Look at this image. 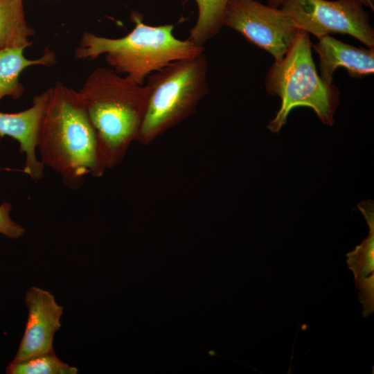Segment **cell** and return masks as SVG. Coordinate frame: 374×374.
<instances>
[{"label": "cell", "instance_id": "6da1fadb", "mask_svg": "<svg viewBox=\"0 0 374 374\" xmlns=\"http://www.w3.org/2000/svg\"><path fill=\"white\" fill-rule=\"evenodd\" d=\"M48 89L37 143L40 161L67 188L78 189L87 176L101 177L106 170L95 130L78 91L60 82Z\"/></svg>", "mask_w": 374, "mask_h": 374}, {"label": "cell", "instance_id": "7a4b0ae2", "mask_svg": "<svg viewBox=\"0 0 374 374\" xmlns=\"http://www.w3.org/2000/svg\"><path fill=\"white\" fill-rule=\"evenodd\" d=\"M79 96L95 130L106 169L119 165L137 140L148 89L112 68L98 67L87 77Z\"/></svg>", "mask_w": 374, "mask_h": 374}, {"label": "cell", "instance_id": "3957f363", "mask_svg": "<svg viewBox=\"0 0 374 374\" xmlns=\"http://www.w3.org/2000/svg\"><path fill=\"white\" fill-rule=\"evenodd\" d=\"M130 19L134 28L120 38L84 32L75 50V57L92 60L105 54L108 65L116 73L143 84L151 73L171 62L204 52V46L177 38L173 34L174 24H146L143 15L137 11L131 12Z\"/></svg>", "mask_w": 374, "mask_h": 374}, {"label": "cell", "instance_id": "277c9868", "mask_svg": "<svg viewBox=\"0 0 374 374\" xmlns=\"http://www.w3.org/2000/svg\"><path fill=\"white\" fill-rule=\"evenodd\" d=\"M312 47L309 33L298 30L283 60L274 61L267 73V92L281 100L279 110L267 125L272 132H279L290 112L297 107L311 108L326 125L334 123L339 92L335 85L328 84L318 74Z\"/></svg>", "mask_w": 374, "mask_h": 374}, {"label": "cell", "instance_id": "5b68a950", "mask_svg": "<svg viewBox=\"0 0 374 374\" xmlns=\"http://www.w3.org/2000/svg\"><path fill=\"white\" fill-rule=\"evenodd\" d=\"M204 53L171 62L147 78L146 109L136 141L148 145L196 111L208 93Z\"/></svg>", "mask_w": 374, "mask_h": 374}, {"label": "cell", "instance_id": "8992f818", "mask_svg": "<svg viewBox=\"0 0 374 374\" xmlns=\"http://www.w3.org/2000/svg\"><path fill=\"white\" fill-rule=\"evenodd\" d=\"M280 9L299 30L318 39L344 33L374 48L369 15L356 0H283Z\"/></svg>", "mask_w": 374, "mask_h": 374}, {"label": "cell", "instance_id": "52a82bcc", "mask_svg": "<svg viewBox=\"0 0 374 374\" xmlns=\"http://www.w3.org/2000/svg\"><path fill=\"white\" fill-rule=\"evenodd\" d=\"M224 26L267 51L275 62L283 60L299 30L280 8L256 0H231Z\"/></svg>", "mask_w": 374, "mask_h": 374}, {"label": "cell", "instance_id": "ba28073f", "mask_svg": "<svg viewBox=\"0 0 374 374\" xmlns=\"http://www.w3.org/2000/svg\"><path fill=\"white\" fill-rule=\"evenodd\" d=\"M28 310L24 335L12 361L26 360L53 350V338L61 327L63 307L48 291L32 286L24 298Z\"/></svg>", "mask_w": 374, "mask_h": 374}, {"label": "cell", "instance_id": "9c48e42d", "mask_svg": "<svg viewBox=\"0 0 374 374\" xmlns=\"http://www.w3.org/2000/svg\"><path fill=\"white\" fill-rule=\"evenodd\" d=\"M48 96L47 89L33 98L32 105L17 113L0 112V137L15 139L19 150L25 154L22 171L34 181L44 176V166L36 156L40 124Z\"/></svg>", "mask_w": 374, "mask_h": 374}, {"label": "cell", "instance_id": "30bf717a", "mask_svg": "<svg viewBox=\"0 0 374 374\" xmlns=\"http://www.w3.org/2000/svg\"><path fill=\"white\" fill-rule=\"evenodd\" d=\"M312 45L319 55L321 77L332 84L337 68H345L350 76L362 78L374 73V48H358L342 42L329 35Z\"/></svg>", "mask_w": 374, "mask_h": 374}, {"label": "cell", "instance_id": "8fae6325", "mask_svg": "<svg viewBox=\"0 0 374 374\" xmlns=\"http://www.w3.org/2000/svg\"><path fill=\"white\" fill-rule=\"evenodd\" d=\"M26 47L0 49V101L6 96L18 99L24 91L19 81L21 73L27 67L35 65L51 66L56 62L55 53L46 48L43 55L35 60L24 54Z\"/></svg>", "mask_w": 374, "mask_h": 374}, {"label": "cell", "instance_id": "7c38bea8", "mask_svg": "<svg viewBox=\"0 0 374 374\" xmlns=\"http://www.w3.org/2000/svg\"><path fill=\"white\" fill-rule=\"evenodd\" d=\"M24 0H0V49L28 47L35 30L28 25Z\"/></svg>", "mask_w": 374, "mask_h": 374}, {"label": "cell", "instance_id": "4fadbf2b", "mask_svg": "<svg viewBox=\"0 0 374 374\" xmlns=\"http://www.w3.org/2000/svg\"><path fill=\"white\" fill-rule=\"evenodd\" d=\"M186 2L189 0H183ZM197 8V18L189 31L188 39L204 46L215 36L224 26V19L231 0H194Z\"/></svg>", "mask_w": 374, "mask_h": 374}, {"label": "cell", "instance_id": "5bb4252c", "mask_svg": "<svg viewBox=\"0 0 374 374\" xmlns=\"http://www.w3.org/2000/svg\"><path fill=\"white\" fill-rule=\"evenodd\" d=\"M78 370L61 361L54 351L23 361H12L7 366L8 374H76Z\"/></svg>", "mask_w": 374, "mask_h": 374}, {"label": "cell", "instance_id": "9a60e30c", "mask_svg": "<svg viewBox=\"0 0 374 374\" xmlns=\"http://www.w3.org/2000/svg\"><path fill=\"white\" fill-rule=\"evenodd\" d=\"M12 206L9 202L0 204V234L8 238L17 239L25 233V229L10 217Z\"/></svg>", "mask_w": 374, "mask_h": 374}, {"label": "cell", "instance_id": "2e32d148", "mask_svg": "<svg viewBox=\"0 0 374 374\" xmlns=\"http://www.w3.org/2000/svg\"><path fill=\"white\" fill-rule=\"evenodd\" d=\"M359 3H361L363 6L368 7L371 8L372 10H374V0H356Z\"/></svg>", "mask_w": 374, "mask_h": 374}, {"label": "cell", "instance_id": "e0dca14e", "mask_svg": "<svg viewBox=\"0 0 374 374\" xmlns=\"http://www.w3.org/2000/svg\"><path fill=\"white\" fill-rule=\"evenodd\" d=\"M283 0H268V4L269 6L274 8H280Z\"/></svg>", "mask_w": 374, "mask_h": 374}]
</instances>
